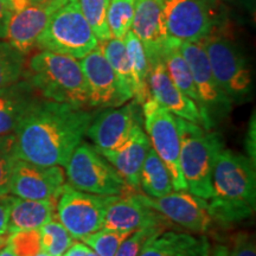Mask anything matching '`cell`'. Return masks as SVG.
Masks as SVG:
<instances>
[{"mask_svg": "<svg viewBox=\"0 0 256 256\" xmlns=\"http://www.w3.org/2000/svg\"><path fill=\"white\" fill-rule=\"evenodd\" d=\"M92 119L94 114L83 108L38 98L12 134L16 156L38 165L66 166Z\"/></svg>", "mask_w": 256, "mask_h": 256, "instance_id": "1", "label": "cell"}, {"mask_svg": "<svg viewBox=\"0 0 256 256\" xmlns=\"http://www.w3.org/2000/svg\"><path fill=\"white\" fill-rule=\"evenodd\" d=\"M212 194L208 202L211 218L220 223L247 220L255 211V164L248 156L223 148L212 170Z\"/></svg>", "mask_w": 256, "mask_h": 256, "instance_id": "2", "label": "cell"}, {"mask_svg": "<svg viewBox=\"0 0 256 256\" xmlns=\"http://www.w3.org/2000/svg\"><path fill=\"white\" fill-rule=\"evenodd\" d=\"M24 76L46 100L78 108L89 106L84 74L74 57L40 50L28 60Z\"/></svg>", "mask_w": 256, "mask_h": 256, "instance_id": "3", "label": "cell"}, {"mask_svg": "<svg viewBox=\"0 0 256 256\" xmlns=\"http://www.w3.org/2000/svg\"><path fill=\"white\" fill-rule=\"evenodd\" d=\"M180 142L182 174L188 191L194 196L209 200L212 194V170L220 152L224 148L218 133L177 116Z\"/></svg>", "mask_w": 256, "mask_h": 256, "instance_id": "4", "label": "cell"}, {"mask_svg": "<svg viewBox=\"0 0 256 256\" xmlns=\"http://www.w3.org/2000/svg\"><path fill=\"white\" fill-rule=\"evenodd\" d=\"M38 49L81 60L98 46L78 0H66L54 12L38 37Z\"/></svg>", "mask_w": 256, "mask_h": 256, "instance_id": "5", "label": "cell"}, {"mask_svg": "<svg viewBox=\"0 0 256 256\" xmlns=\"http://www.w3.org/2000/svg\"><path fill=\"white\" fill-rule=\"evenodd\" d=\"M202 43L216 82L224 94L232 102L247 98L252 92V74L238 48L216 28Z\"/></svg>", "mask_w": 256, "mask_h": 256, "instance_id": "6", "label": "cell"}, {"mask_svg": "<svg viewBox=\"0 0 256 256\" xmlns=\"http://www.w3.org/2000/svg\"><path fill=\"white\" fill-rule=\"evenodd\" d=\"M70 186L100 196H119L128 185L95 147L80 144L66 165Z\"/></svg>", "mask_w": 256, "mask_h": 256, "instance_id": "7", "label": "cell"}, {"mask_svg": "<svg viewBox=\"0 0 256 256\" xmlns=\"http://www.w3.org/2000/svg\"><path fill=\"white\" fill-rule=\"evenodd\" d=\"M142 106V122L148 134L147 136L152 148L168 168L174 190L186 191V183L179 162L180 142L177 116L153 100L151 96Z\"/></svg>", "mask_w": 256, "mask_h": 256, "instance_id": "8", "label": "cell"}, {"mask_svg": "<svg viewBox=\"0 0 256 256\" xmlns=\"http://www.w3.org/2000/svg\"><path fill=\"white\" fill-rule=\"evenodd\" d=\"M114 196H100L78 191L64 184L57 200V217L72 238L84 236L102 229L107 208Z\"/></svg>", "mask_w": 256, "mask_h": 256, "instance_id": "9", "label": "cell"}, {"mask_svg": "<svg viewBox=\"0 0 256 256\" xmlns=\"http://www.w3.org/2000/svg\"><path fill=\"white\" fill-rule=\"evenodd\" d=\"M168 37L202 42L215 30L212 6L206 0H162Z\"/></svg>", "mask_w": 256, "mask_h": 256, "instance_id": "10", "label": "cell"}, {"mask_svg": "<svg viewBox=\"0 0 256 256\" xmlns=\"http://www.w3.org/2000/svg\"><path fill=\"white\" fill-rule=\"evenodd\" d=\"M80 63L88 86L89 106L116 108L132 100L133 92L127 90L115 75L100 44Z\"/></svg>", "mask_w": 256, "mask_h": 256, "instance_id": "11", "label": "cell"}, {"mask_svg": "<svg viewBox=\"0 0 256 256\" xmlns=\"http://www.w3.org/2000/svg\"><path fill=\"white\" fill-rule=\"evenodd\" d=\"M148 90L153 100L176 116L196 124L206 130H211L214 121L209 114L171 81L162 60H151L148 62Z\"/></svg>", "mask_w": 256, "mask_h": 256, "instance_id": "12", "label": "cell"}, {"mask_svg": "<svg viewBox=\"0 0 256 256\" xmlns=\"http://www.w3.org/2000/svg\"><path fill=\"white\" fill-rule=\"evenodd\" d=\"M179 50L190 66L200 104L214 116H224L232 110V102L216 82L206 51L202 42H179Z\"/></svg>", "mask_w": 256, "mask_h": 256, "instance_id": "13", "label": "cell"}, {"mask_svg": "<svg viewBox=\"0 0 256 256\" xmlns=\"http://www.w3.org/2000/svg\"><path fill=\"white\" fill-rule=\"evenodd\" d=\"M60 166H44L16 159L12 170L10 194L24 200H57L64 188Z\"/></svg>", "mask_w": 256, "mask_h": 256, "instance_id": "14", "label": "cell"}, {"mask_svg": "<svg viewBox=\"0 0 256 256\" xmlns=\"http://www.w3.org/2000/svg\"><path fill=\"white\" fill-rule=\"evenodd\" d=\"M136 197L166 220H171L192 232H208L212 218L208 210V202L190 192H174L159 198L138 194Z\"/></svg>", "mask_w": 256, "mask_h": 256, "instance_id": "15", "label": "cell"}, {"mask_svg": "<svg viewBox=\"0 0 256 256\" xmlns=\"http://www.w3.org/2000/svg\"><path fill=\"white\" fill-rule=\"evenodd\" d=\"M142 124L140 104L133 100L128 104L110 108L94 116L87 134L98 148L116 150L130 139L136 127Z\"/></svg>", "mask_w": 256, "mask_h": 256, "instance_id": "16", "label": "cell"}, {"mask_svg": "<svg viewBox=\"0 0 256 256\" xmlns=\"http://www.w3.org/2000/svg\"><path fill=\"white\" fill-rule=\"evenodd\" d=\"M66 0H40L18 12H12L5 40L26 54L36 46L38 37L46 28L54 12Z\"/></svg>", "mask_w": 256, "mask_h": 256, "instance_id": "17", "label": "cell"}, {"mask_svg": "<svg viewBox=\"0 0 256 256\" xmlns=\"http://www.w3.org/2000/svg\"><path fill=\"white\" fill-rule=\"evenodd\" d=\"M132 31L142 42L148 62L162 58L168 40L162 0H134Z\"/></svg>", "mask_w": 256, "mask_h": 256, "instance_id": "18", "label": "cell"}, {"mask_svg": "<svg viewBox=\"0 0 256 256\" xmlns=\"http://www.w3.org/2000/svg\"><path fill=\"white\" fill-rule=\"evenodd\" d=\"M121 176L128 188L138 190L140 188V174L147 153L151 148L148 136L142 124L136 127L130 139L116 150H102L94 146Z\"/></svg>", "mask_w": 256, "mask_h": 256, "instance_id": "19", "label": "cell"}, {"mask_svg": "<svg viewBox=\"0 0 256 256\" xmlns=\"http://www.w3.org/2000/svg\"><path fill=\"white\" fill-rule=\"evenodd\" d=\"M164 223L165 217L145 206L136 194H122L112 200L102 228L133 232L144 226H162Z\"/></svg>", "mask_w": 256, "mask_h": 256, "instance_id": "20", "label": "cell"}, {"mask_svg": "<svg viewBox=\"0 0 256 256\" xmlns=\"http://www.w3.org/2000/svg\"><path fill=\"white\" fill-rule=\"evenodd\" d=\"M38 98V92L26 78L0 88V136H12L19 121Z\"/></svg>", "mask_w": 256, "mask_h": 256, "instance_id": "21", "label": "cell"}, {"mask_svg": "<svg viewBox=\"0 0 256 256\" xmlns=\"http://www.w3.org/2000/svg\"><path fill=\"white\" fill-rule=\"evenodd\" d=\"M210 242L206 236L166 232L145 243L139 256H210Z\"/></svg>", "mask_w": 256, "mask_h": 256, "instance_id": "22", "label": "cell"}, {"mask_svg": "<svg viewBox=\"0 0 256 256\" xmlns=\"http://www.w3.org/2000/svg\"><path fill=\"white\" fill-rule=\"evenodd\" d=\"M57 200H24L12 197L10 206L8 232L38 230L55 218Z\"/></svg>", "mask_w": 256, "mask_h": 256, "instance_id": "23", "label": "cell"}, {"mask_svg": "<svg viewBox=\"0 0 256 256\" xmlns=\"http://www.w3.org/2000/svg\"><path fill=\"white\" fill-rule=\"evenodd\" d=\"M162 60L166 68V72H168L170 78H171V81L174 82L185 95H188V98L196 102L202 110H204L203 106L200 104V96H198L194 78H192L190 66H188V62L185 60L184 56L182 55L180 50H179V40L168 37L164 49H162Z\"/></svg>", "mask_w": 256, "mask_h": 256, "instance_id": "24", "label": "cell"}, {"mask_svg": "<svg viewBox=\"0 0 256 256\" xmlns=\"http://www.w3.org/2000/svg\"><path fill=\"white\" fill-rule=\"evenodd\" d=\"M124 46L130 58V69L133 75V98L142 106L150 98L148 90V60L142 42L133 34L128 31L124 38Z\"/></svg>", "mask_w": 256, "mask_h": 256, "instance_id": "25", "label": "cell"}, {"mask_svg": "<svg viewBox=\"0 0 256 256\" xmlns=\"http://www.w3.org/2000/svg\"><path fill=\"white\" fill-rule=\"evenodd\" d=\"M140 188L146 196L159 198L174 191L171 177L154 150L150 148L140 174Z\"/></svg>", "mask_w": 256, "mask_h": 256, "instance_id": "26", "label": "cell"}, {"mask_svg": "<svg viewBox=\"0 0 256 256\" xmlns=\"http://www.w3.org/2000/svg\"><path fill=\"white\" fill-rule=\"evenodd\" d=\"M100 46L106 60L110 64L112 69L114 70L115 75L122 83V86L127 90L133 92V75L130 69V58L124 46V40H116L110 38V40H106L100 43Z\"/></svg>", "mask_w": 256, "mask_h": 256, "instance_id": "27", "label": "cell"}, {"mask_svg": "<svg viewBox=\"0 0 256 256\" xmlns=\"http://www.w3.org/2000/svg\"><path fill=\"white\" fill-rule=\"evenodd\" d=\"M25 56L8 40H0V88L23 78Z\"/></svg>", "mask_w": 256, "mask_h": 256, "instance_id": "28", "label": "cell"}, {"mask_svg": "<svg viewBox=\"0 0 256 256\" xmlns=\"http://www.w3.org/2000/svg\"><path fill=\"white\" fill-rule=\"evenodd\" d=\"M134 19V0H110L107 8V23L112 38L124 40L132 30Z\"/></svg>", "mask_w": 256, "mask_h": 256, "instance_id": "29", "label": "cell"}, {"mask_svg": "<svg viewBox=\"0 0 256 256\" xmlns=\"http://www.w3.org/2000/svg\"><path fill=\"white\" fill-rule=\"evenodd\" d=\"M86 20L90 26L98 43L112 38L107 23V8L110 0H78Z\"/></svg>", "mask_w": 256, "mask_h": 256, "instance_id": "30", "label": "cell"}, {"mask_svg": "<svg viewBox=\"0 0 256 256\" xmlns=\"http://www.w3.org/2000/svg\"><path fill=\"white\" fill-rule=\"evenodd\" d=\"M40 235L42 252L49 256H62L74 243L68 230L55 218L42 226Z\"/></svg>", "mask_w": 256, "mask_h": 256, "instance_id": "31", "label": "cell"}, {"mask_svg": "<svg viewBox=\"0 0 256 256\" xmlns=\"http://www.w3.org/2000/svg\"><path fill=\"white\" fill-rule=\"evenodd\" d=\"M132 232H120L102 228L84 236L82 241L89 246L98 256H115L118 249Z\"/></svg>", "mask_w": 256, "mask_h": 256, "instance_id": "32", "label": "cell"}, {"mask_svg": "<svg viewBox=\"0 0 256 256\" xmlns=\"http://www.w3.org/2000/svg\"><path fill=\"white\" fill-rule=\"evenodd\" d=\"M16 159L14 136H0V198L10 194L12 170Z\"/></svg>", "mask_w": 256, "mask_h": 256, "instance_id": "33", "label": "cell"}, {"mask_svg": "<svg viewBox=\"0 0 256 256\" xmlns=\"http://www.w3.org/2000/svg\"><path fill=\"white\" fill-rule=\"evenodd\" d=\"M6 244L17 256H34L40 254L42 252L40 229L10 234Z\"/></svg>", "mask_w": 256, "mask_h": 256, "instance_id": "34", "label": "cell"}, {"mask_svg": "<svg viewBox=\"0 0 256 256\" xmlns=\"http://www.w3.org/2000/svg\"><path fill=\"white\" fill-rule=\"evenodd\" d=\"M162 226H144L130 234L118 249L115 256H139L145 243L153 236L162 232Z\"/></svg>", "mask_w": 256, "mask_h": 256, "instance_id": "35", "label": "cell"}, {"mask_svg": "<svg viewBox=\"0 0 256 256\" xmlns=\"http://www.w3.org/2000/svg\"><path fill=\"white\" fill-rule=\"evenodd\" d=\"M229 256H256L255 240L250 234L238 232L232 240V252Z\"/></svg>", "mask_w": 256, "mask_h": 256, "instance_id": "36", "label": "cell"}, {"mask_svg": "<svg viewBox=\"0 0 256 256\" xmlns=\"http://www.w3.org/2000/svg\"><path fill=\"white\" fill-rule=\"evenodd\" d=\"M246 150H247L248 158L252 164H256V124L255 114H252L250 122H249L247 138H246Z\"/></svg>", "mask_w": 256, "mask_h": 256, "instance_id": "37", "label": "cell"}, {"mask_svg": "<svg viewBox=\"0 0 256 256\" xmlns=\"http://www.w3.org/2000/svg\"><path fill=\"white\" fill-rule=\"evenodd\" d=\"M11 200V196L0 198V238H6L10 235L8 232V222Z\"/></svg>", "mask_w": 256, "mask_h": 256, "instance_id": "38", "label": "cell"}, {"mask_svg": "<svg viewBox=\"0 0 256 256\" xmlns=\"http://www.w3.org/2000/svg\"><path fill=\"white\" fill-rule=\"evenodd\" d=\"M95 252L82 243H72L70 248L62 256H94Z\"/></svg>", "mask_w": 256, "mask_h": 256, "instance_id": "39", "label": "cell"}, {"mask_svg": "<svg viewBox=\"0 0 256 256\" xmlns=\"http://www.w3.org/2000/svg\"><path fill=\"white\" fill-rule=\"evenodd\" d=\"M11 14L12 12L0 2V40H5Z\"/></svg>", "mask_w": 256, "mask_h": 256, "instance_id": "40", "label": "cell"}, {"mask_svg": "<svg viewBox=\"0 0 256 256\" xmlns=\"http://www.w3.org/2000/svg\"><path fill=\"white\" fill-rule=\"evenodd\" d=\"M11 12H18L31 4V0H0Z\"/></svg>", "mask_w": 256, "mask_h": 256, "instance_id": "41", "label": "cell"}, {"mask_svg": "<svg viewBox=\"0 0 256 256\" xmlns=\"http://www.w3.org/2000/svg\"><path fill=\"white\" fill-rule=\"evenodd\" d=\"M212 256H229V249L226 247H223V246H220V247L216 248Z\"/></svg>", "mask_w": 256, "mask_h": 256, "instance_id": "42", "label": "cell"}, {"mask_svg": "<svg viewBox=\"0 0 256 256\" xmlns=\"http://www.w3.org/2000/svg\"><path fill=\"white\" fill-rule=\"evenodd\" d=\"M0 256H17V255L12 252V249L10 248L8 244H5L4 247L2 248V250H0Z\"/></svg>", "mask_w": 256, "mask_h": 256, "instance_id": "43", "label": "cell"}, {"mask_svg": "<svg viewBox=\"0 0 256 256\" xmlns=\"http://www.w3.org/2000/svg\"><path fill=\"white\" fill-rule=\"evenodd\" d=\"M208 4H210L211 6H214L215 4H218V2H226V0H206Z\"/></svg>", "mask_w": 256, "mask_h": 256, "instance_id": "44", "label": "cell"}, {"mask_svg": "<svg viewBox=\"0 0 256 256\" xmlns=\"http://www.w3.org/2000/svg\"><path fill=\"white\" fill-rule=\"evenodd\" d=\"M6 242H8V238H0V249L4 247V246L6 244Z\"/></svg>", "mask_w": 256, "mask_h": 256, "instance_id": "45", "label": "cell"}, {"mask_svg": "<svg viewBox=\"0 0 256 256\" xmlns=\"http://www.w3.org/2000/svg\"><path fill=\"white\" fill-rule=\"evenodd\" d=\"M34 256H49L48 254H46V252H40V254H37V255H34Z\"/></svg>", "mask_w": 256, "mask_h": 256, "instance_id": "46", "label": "cell"}, {"mask_svg": "<svg viewBox=\"0 0 256 256\" xmlns=\"http://www.w3.org/2000/svg\"><path fill=\"white\" fill-rule=\"evenodd\" d=\"M40 2V0H31V2Z\"/></svg>", "mask_w": 256, "mask_h": 256, "instance_id": "47", "label": "cell"}, {"mask_svg": "<svg viewBox=\"0 0 256 256\" xmlns=\"http://www.w3.org/2000/svg\"><path fill=\"white\" fill-rule=\"evenodd\" d=\"M94 256H98V254H96V252H95V255H94Z\"/></svg>", "mask_w": 256, "mask_h": 256, "instance_id": "48", "label": "cell"}]
</instances>
